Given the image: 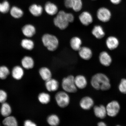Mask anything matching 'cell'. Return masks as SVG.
Wrapping results in <instances>:
<instances>
[{"mask_svg": "<svg viewBox=\"0 0 126 126\" xmlns=\"http://www.w3.org/2000/svg\"><path fill=\"white\" fill-rule=\"evenodd\" d=\"M116 126H121L120 125H117Z\"/></svg>", "mask_w": 126, "mask_h": 126, "instance_id": "cell-38", "label": "cell"}, {"mask_svg": "<svg viewBox=\"0 0 126 126\" xmlns=\"http://www.w3.org/2000/svg\"><path fill=\"white\" fill-rule=\"evenodd\" d=\"M78 53L80 57L85 60H89L93 56L92 50L89 47H82L78 51Z\"/></svg>", "mask_w": 126, "mask_h": 126, "instance_id": "cell-11", "label": "cell"}, {"mask_svg": "<svg viewBox=\"0 0 126 126\" xmlns=\"http://www.w3.org/2000/svg\"></svg>", "mask_w": 126, "mask_h": 126, "instance_id": "cell-39", "label": "cell"}, {"mask_svg": "<svg viewBox=\"0 0 126 126\" xmlns=\"http://www.w3.org/2000/svg\"><path fill=\"white\" fill-rule=\"evenodd\" d=\"M55 99L57 105L60 108L66 107L70 104V98L67 93L65 91L58 92L55 96Z\"/></svg>", "mask_w": 126, "mask_h": 126, "instance_id": "cell-5", "label": "cell"}, {"mask_svg": "<svg viewBox=\"0 0 126 126\" xmlns=\"http://www.w3.org/2000/svg\"><path fill=\"white\" fill-rule=\"evenodd\" d=\"M111 2L114 4H118L120 2L121 0H110Z\"/></svg>", "mask_w": 126, "mask_h": 126, "instance_id": "cell-37", "label": "cell"}, {"mask_svg": "<svg viewBox=\"0 0 126 126\" xmlns=\"http://www.w3.org/2000/svg\"><path fill=\"white\" fill-rule=\"evenodd\" d=\"M24 126H37L36 124L29 120H27L25 121L24 123Z\"/></svg>", "mask_w": 126, "mask_h": 126, "instance_id": "cell-35", "label": "cell"}, {"mask_svg": "<svg viewBox=\"0 0 126 126\" xmlns=\"http://www.w3.org/2000/svg\"><path fill=\"white\" fill-rule=\"evenodd\" d=\"M94 111L96 117L100 119H104L107 115L106 107L103 105L94 106Z\"/></svg>", "mask_w": 126, "mask_h": 126, "instance_id": "cell-12", "label": "cell"}, {"mask_svg": "<svg viewBox=\"0 0 126 126\" xmlns=\"http://www.w3.org/2000/svg\"><path fill=\"white\" fill-rule=\"evenodd\" d=\"M22 32L23 35L28 38L32 37L36 33V29L31 24L25 25L22 28Z\"/></svg>", "mask_w": 126, "mask_h": 126, "instance_id": "cell-16", "label": "cell"}, {"mask_svg": "<svg viewBox=\"0 0 126 126\" xmlns=\"http://www.w3.org/2000/svg\"><path fill=\"white\" fill-rule=\"evenodd\" d=\"M10 9V5L7 1H4L2 3H0V12L6 13Z\"/></svg>", "mask_w": 126, "mask_h": 126, "instance_id": "cell-32", "label": "cell"}, {"mask_svg": "<svg viewBox=\"0 0 126 126\" xmlns=\"http://www.w3.org/2000/svg\"><path fill=\"white\" fill-rule=\"evenodd\" d=\"M7 98V94L5 91L0 90V103L5 102Z\"/></svg>", "mask_w": 126, "mask_h": 126, "instance_id": "cell-34", "label": "cell"}, {"mask_svg": "<svg viewBox=\"0 0 126 126\" xmlns=\"http://www.w3.org/2000/svg\"><path fill=\"white\" fill-rule=\"evenodd\" d=\"M91 33L96 38L101 39L104 37L105 33L103 28L101 26L96 25L93 28Z\"/></svg>", "mask_w": 126, "mask_h": 126, "instance_id": "cell-19", "label": "cell"}, {"mask_svg": "<svg viewBox=\"0 0 126 126\" xmlns=\"http://www.w3.org/2000/svg\"><path fill=\"white\" fill-rule=\"evenodd\" d=\"M80 106L82 109L89 110L93 107L94 101L91 97L86 96L83 97L79 102Z\"/></svg>", "mask_w": 126, "mask_h": 126, "instance_id": "cell-9", "label": "cell"}, {"mask_svg": "<svg viewBox=\"0 0 126 126\" xmlns=\"http://www.w3.org/2000/svg\"><path fill=\"white\" fill-rule=\"evenodd\" d=\"M10 12L12 16L16 18H21L23 14V12L21 9L15 6L12 8Z\"/></svg>", "mask_w": 126, "mask_h": 126, "instance_id": "cell-30", "label": "cell"}, {"mask_svg": "<svg viewBox=\"0 0 126 126\" xmlns=\"http://www.w3.org/2000/svg\"><path fill=\"white\" fill-rule=\"evenodd\" d=\"M39 73L42 78L46 81L52 78L51 72L48 67H42L39 70Z\"/></svg>", "mask_w": 126, "mask_h": 126, "instance_id": "cell-22", "label": "cell"}, {"mask_svg": "<svg viewBox=\"0 0 126 126\" xmlns=\"http://www.w3.org/2000/svg\"><path fill=\"white\" fill-rule=\"evenodd\" d=\"M74 20V17L72 14L61 11L54 19L53 22L56 27L61 30H64L68 27L69 23L73 22Z\"/></svg>", "mask_w": 126, "mask_h": 126, "instance_id": "cell-2", "label": "cell"}, {"mask_svg": "<svg viewBox=\"0 0 126 126\" xmlns=\"http://www.w3.org/2000/svg\"><path fill=\"white\" fill-rule=\"evenodd\" d=\"M118 89L121 93L126 94V79H121L118 86Z\"/></svg>", "mask_w": 126, "mask_h": 126, "instance_id": "cell-33", "label": "cell"}, {"mask_svg": "<svg viewBox=\"0 0 126 126\" xmlns=\"http://www.w3.org/2000/svg\"><path fill=\"white\" fill-rule=\"evenodd\" d=\"M45 85L47 90L51 92L57 91L59 86V83L57 80L52 78L46 81Z\"/></svg>", "mask_w": 126, "mask_h": 126, "instance_id": "cell-13", "label": "cell"}, {"mask_svg": "<svg viewBox=\"0 0 126 126\" xmlns=\"http://www.w3.org/2000/svg\"><path fill=\"white\" fill-rule=\"evenodd\" d=\"M24 75V71L22 68L19 66L14 67L12 71V75L16 80H19L22 78Z\"/></svg>", "mask_w": 126, "mask_h": 126, "instance_id": "cell-20", "label": "cell"}, {"mask_svg": "<svg viewBox=\"0 0 126 126\" xmlns=\"http://www.w3.org/2000/svg\"><path fill=\"white\" fill-rule=\"evenodd\" d=\"M42 43L49 51H53L59 47V41L58 38L51 34H44L42 37Z\"/></svg>", "mask_w": 126, "mask_h": 126, "instance_id": "cell-3", "label": "cell"}, {"mask_svg": "<svg viewBox=\"0 0 126 126\" xmlns=\"http://www.w3.org/2000/svg\"><path fill=\"white\" fill-rule=\"evenodd\" d=\"M21 45L23 48L28 50H32L34 47V42L29 39H23L21 41Z\"/></svg>", "mask_w": 126, "mask_h": 126, "instance_id": "cell-28", "label": "cell"}, {"mask_svg": "<svg viewBox=\"0 0 126 126\" xmlns=\"http://www.w3.org/2000/svg\"><path fill=\"white\" fill-rule=\"evenodd\" d=\"M2 123L6 126H18L16 119L12 116H10L5 117Z\"/></svg>", "mask_w": 126, "mask_h": 126, "instance_id": "cell-27", "label": "cell"}, {"mask_svg": "<svg viewBox=\"0 0 126 126\" xmlns=\"http://www.w3.org/2000/svg\"><path fill=\"white\" fill-rule=\"evenodd\" d=\"M80 22L85 26H87L92 23L93 18L92 16L89 12H83L79 16Z\"/></svg>", "mask_w": 126, "mask_h": 126, "instance_id": "cell-14", "label": "cell"}, {"mask_svg": "<svg viewBox=\"0 0 126 126\" xmlns=\"http://www.w3.org/2000/svg\"><path fill=\"white\" fill-rule=\"evenodd\" d=\"M97 126H107V124L103 122H99L97 124Z\"/></svg>", "mask_w": 126, "mask_h": 126, "instance_id": "cell-36", "label": "cell"}, {"mask_svg": "<svg viewBox=\"0 0 126 126\" xmlns=\"http://www.w3.org/2000/svg\"><path fill=\"white\" fill-rule=\"evenodd\" d=\"M106 46L109 49L112 50L115 49L119 45L118 39L114 36H110L107 38L106 41Z\"/></svg>", "mask_w": 126, "mask_h": 126, "instance_id": "cell-17", "label": "cell"}, {"mask_svg": "<svg viewBox=\"0 0 126 126\" xmlns=\"http://www.w3.org/2000/svg\"><path fill=\"white\" fill-rule=\"evenodd\" d=\"M64 5L68 8H72L76 12L81 10L82 5L81 0H65Z\"/></svg>", "mask_w": 126, "mask_h": 126, "instance_id": "cell-8", "label": "cell"}, {"mask_svg": "<svg viewBox=\"0 0 126 126\" xmlns=\"http://www.w3.org/2000/svg\"><path fill=\"white\" fill-rule=\"evenodd\" d=\"M47 121L48 123L51 126H57L60 122L59 116L55 114L50 115L47 117Z\"/></svg>", "mask_w": 126, "mask_h": 126, "instance_id": "cell-26", "label": "cell"}, {"mask_svg": "<svg viewBox=\"0 0 126 126\" xmlns=\"http://www.w3.org/2000/svg\"><path fill=\"white\" fill-rule=\"evenodd\" d=\"M38 99L39 102L43 104H47L49 103L51 100V97L47 93L42 92L39 94Z\"/></svg>", "mask_w": 126, "mask_h": 126, "instance_id": "cell-29", "label": "cell"}, {"mask_svg": "<svg viewBox=\"0 0 126 126\" xmlns=\"http://www.w3.org/2000/svg\"><path fill=\"white\" fill-rule=\"evenodd\" d=\"M107 115L110 117H116L120 111L121 106L117 101H112L108 104L106 107Z\"/></svg>", "mask_w": 126, "mask_h": 126, "instance_id": "cell-6", "label": "cell"}, {"mask_svg": "<svg viewBox=\"0 0 126 126\" xmlns=\"http://www.w3.org/2000/svg\"><path fill=\"white\" fill-rule=\"evenodd\" d=\"M46 12L48 15H53L57 13L58 8L56 5L51 2H48L46 4L45 6Z\"/></svg>", "mask_w": 126, "mask_h": 126, "instance_id": "cell-23", "label": "cell"}, {"mask_svg": "<svg viewBox=\"0 0 126 126\" xmlns=\"http://www.w3.org/2000/svg\"><path fill=\"white\" fill-rule=\"evenodd\" d=\"M82 42L80 37L77 36L72 37L70 41V47L74 51H78L82 47Z\"/></svg>", "mask_w": 126, "mask_h": 126, "instance_id": "cell-18", "label": "cell"}, {"mask_svg": "<svg viewBox=\"0 0 126 126\" xmlns=\"http://www.w3.org/2000/svg\"><path fill=\"white\" fill-rule=\"evenodd\" d=\"M9 69L5 66H0V79L4 80L10 74Z\"/></svg>", "mask_w": 126, "mask_h": 126, "instance_id": "cell-31", "label": "cell"}, {"mask_svg": "<svg viewBox=\"0 0 126 126\" xmlns=\"http://www.w3.org/2000/svg\"><path fill=\"white\" fill-rule=\"evenodd\" d=\"M30 12L34 16H39L42 15L43 8L40 5L34 4L31 5L29 9Z\"/></svg>", "mask_w": 126, "mask_h": 126, "instance_id": "cell-25", "label": "cell"}, {"mask_svg": "<svg viewBox=\"0 0 126 126\" xmlns=\"http://www.w3.org/2000/svg\"><path fill=\"white\" fill-rule=\"evenodd\" d=\"M75 83L78 89H83L87 85V81L86 77L82 75H79L75 77Z\"/></svg>", "mask_w": 126, "mask_h": 126, "instance_id": "cell-15", "label": "cell"}, {"mask_svg": "<svg viewBox=\"0 0 126 126\" xmlns=\"http://www.w3.org/2000/svg\"><path fill=\"white\" fill-rule=\"evenodd\" d=\"M91 83L92 87L97 90L106 91L109 90L111 86L109 78L102 73H97L93 76Z\"/></svg>", "mask_w": 126, "mask_h": 126, "instance_id": "cell-1", "label": "cell"}, {"mask_svg": "<svg viewBox=\"0 0 126 126\" xmlns=\"http://www.w3.org/2000/svg\"><path fill=\"white\" fill-rule=\"evenodd\" d=\"M97 16L98 19L100 21L106 22L109 21L111 18V12L106 8H100L97 11Z\"/></svg>", "mask_w": 126, "mask_h": 126, "instance_id": "cell-7", "label": "cell"}, {"mask_svg": "<svg viewBox=\"0 0 126 126\" xmlns=\"http://www.w3.org/2000/svg\"><path fill=\"white\" fill-rule=\"evenodd\" d=\"M99 60L100 64L105 67L109 66L112 61L111 56L106 51H102L100 53Z\"/></svg>", "mask_w": 126, "mask_h": 126, "instance_id": "cell-10", "label": "cell"}, {"mask_svg": "<svg viewBox=\"0 0 126 126\" xmlns=\"http://www.w3.org/2000/svg\"><path fill=\"white\" fill-rule=\"evenodd\" d=\"M12 112L11 107L7 102L2 103L0 109L1 115L4 117H7L10 116Z\"/></svg>", "mask_w": 126, "mask_h": 126, "instance_id": "cell-24", "label": "cell"}, {"mask_svg": "<svg viewBox=\"0 0 126 126\" xmlns=\"http://www.w3.org/2000/svg\"><path fill=\"white\" fill-rule=\"evenodd\" d=\"M75 77L70 75L63 79L62 82V87L64 91L67 93H75L78 88L75 83Z\"/></svg>", "mask_w": 126, "mask_h": 126, "instance_id": "cell-4", "label": "cell"}, {"mask_svg": "<svg viewBox=\"0 0 126 126\" xmlns=\"http://www.w3.org/2000/svg\"><path fill=\"white\" fill-rule=\"evenodd\" d=\"M21 64L23 67L26 69L33 68L34 66V61L32 58L29 56H25L22 59Z\"/></svg>", "mask_w": 126, "mask_h": 126, "instance_id": "cell-21", "label": "cell"}]
</instances>
